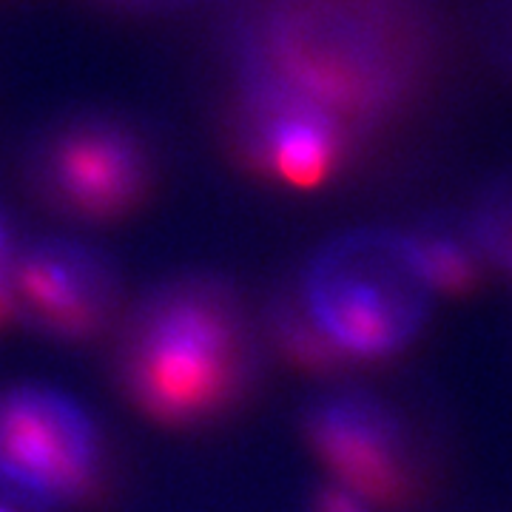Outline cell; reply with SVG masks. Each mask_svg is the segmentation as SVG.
I'll return each instance as SVG.
<instances>
[{"label":"cell","instance_id":"1","mask_svg":"<svg viewBox=\"0 0 512 512\" xmlns=\"http://www.w3.org/2000/svg\"><path fill=\"white\" fill-rule=\"evenodd\" d=\"M396 12L390 0H234L225 23L234 89L313 106L359 137L410 77Z\"/></svg>","mask_w":512,"mask_h":512},{"label":"cell","instance_id":"2","mask_svg":"<svg viewBox=\"0 0 512 512\" xmlns=\"http://www.w3.org/2000/svg\"><path fill=\"white\" fill-rule=\"evenodd\" d=\"M262 376V330L217 274H180L146 291L114 333V379L146 419L194 430L228 419Z\"/></svg>","mask_w":512,"mask_h":512},{"label":"cell","instance_id":"3","mask_svg":"<svg viewBox=\"0 0 512 512\" xmlns=\"http://www.w3.org/2000/svg\"><path fill=\"white\" fill-rule=\"evenodd\" d=\"M296 291L316 328L345 359L402 350L421 328L433 293L407 237L390 231H353L328 242Z\"/></svg>","mask_w":512,"mask_h":512},{"label":"cell","instance_id":"4","mask_svg":"<svg viewBox=\"0 0 512 512\" xmlns=\"http://www.w3.org/2000/svg\"><path fill=\"white\" fill-rule=\"evenodd\" d=\"M23 171L32 194L57 217L109 225L146 202L157 160L131 120L109 111H80L37 134Z\"/></svg>","mask_w":512,"mask_h":512},{"label":"cell","instance_id":"5","mask_svg":"<svg viewBox=\"0 0 512 512\" xmlns=\"http://www.w3.org/2000/svg\"><path fill=\"white\" fill-rule=\"evenodd\" d=\"M103 470L97 421L69 393L18 384L0 393V493L29 510H66Z\"/></svg>","mask_w":512,"mask_h":512},{"label":"cell","instance_id":"6","mask_svg":"<svg viewBox=\"0 0 512 512\" xmlns=\"http://www.w3.org/2000/svg\"><path fill=\"white\" fill-rule=\"evenodd\" d=\"M123 276L103 248L69 237L23 242L15 259V319L46 339L83 345L114 328Z\"/></svg>","mask_w":512,"mask_h":512},{"label":"cell","instance_id":"7","mask_svg":"<svg viewBox=\"0 0 512 512\" xmlns=\"http://www.w3.org/2000/svg\"><path fill=\"white\" fill-rule=\"evenodd\" d=\"M225 126L228 148L248 171L299 191H313L342 171L356 140L325 111L239 89H231Z\"/></svg>","mask_w":512,"mask_h":512},{"label":"cell","instance_id":"8","mask_svg":"<svg viewBox=\"0 0 512 512\" xmlns=\"http://www.w3.org/2000/svg\"><path fill=\"white\" fill-rule=\"evenodd\" d=\"M305 439L336 484L362 501L399 504L410 493V444L387 404L365 393H333L302 419Z\"/></svg>","mask_w":512,"mask_h":512},{"label":"cell","instance_id":"9","mask_svg":"<svg viewBox=\"0 0 512 512\" xmlns=\"http://www.w3.org/2000/svg\"><path fill=\"white\" fill-rule=\"evenodd\" d=\"M259 330L268 336L274 350L291 365L313 373H330L345 362V356L330 345L305 311L299 291H279L271 296Z\"/></svg>","mask_w":512,"mask_h":512},{"label":"cell","instance_id":"10","mask_svg":"<svg viewBox=\"0 0 512 512\" xmlns=\"http://www.w3.org/2000/svg\"><path fill=\"white\" fill-rule=\"evenodd\" d=\"M407 242H410L421 279L427 282L430 291L458 293L467 291L476 282L478 259L453 234L421 231V234H410Z\"/></svg>","mask_w":512,"mask_h":512},{"label":"cell","instance_id":"11","mask_svg":"<svg viewBox=\"0 0 512 512\" xmlns=\"http://www.w3.org/2000/svg\"><path fill=\"white\" fill-rule=\"evenodd\" d=\"M478 234L481 242L512 271V197H504L490 214H484Z\"/></svg>","mask_w":512,"mask_h":512},{"label":"cell","instance_id":"12","mask_svg":"<svg viewBox=\"0 0 512 512\" xmlns=\"http://www.w3.org/2000/svg\"><path fill=\"white\" fill-rule=\"evenodd\" d=\"M20 242L12 234V225L0 211V328L15 319L12 308V282H15V259H18Z\"/></svg>","mask_w":512,"mask_h":512},{"label":"cell","instance_id":"13","mask_svg":"<svg viewBox=\"0 0 512 512\" xmlns=\"http://www.w3.org/2000/svg\"><path fill=\"white\" fill-rule=\"evenodd\" d=\"M313 512H367L365 501L339 484L322 487L313 501Z\"/></svg>","mask_w":512,"mask_h":512},{"label":"cell","instance_id":"14","mask_svg":"<svg viewBox=\"0 0 512 512\" xmlns=\"http://www.w3.org/2000/svg\"><path fill=\"white\" fill-rule=\"evenodd\" d=\"M106 3L123 6V9H174V6H188L197 0H106Z\"/></svg>","mask_w":512,"mask_h":512},{"label":"cell","instance_id":"15","mask_svg":"<svg viewBox=\"0 0 512 512\" xmlns=\"http://www.w3.org/2000/svg\"><path fill=\"white\" fill-rule=\"evenodd\" d=\"M0 512H12V510H9V507H6V504H0Z\"/></svg>","mask_w":512,"mask_h":512}]
</instances>
